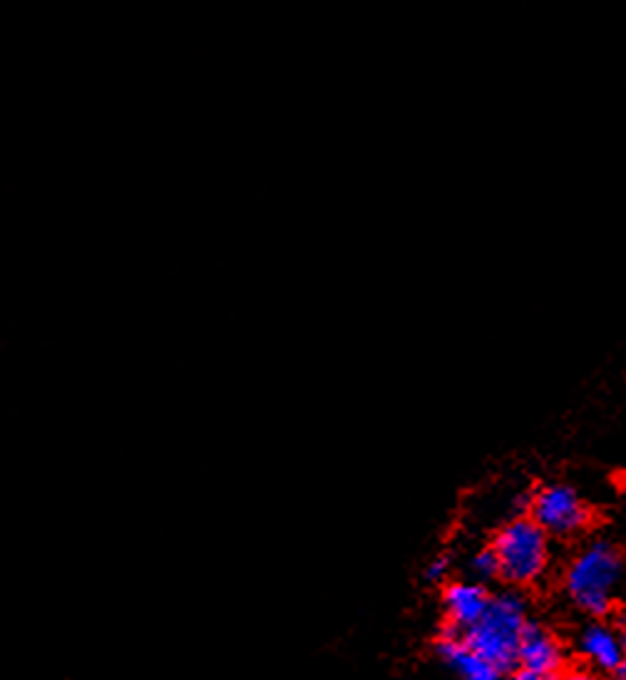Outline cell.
<instances>
[{"label": "cell", "instance_id": "cell-1", "mask_svg": "<svg viewBox=\"0 0 626 680\" xmlns=\"http://www.w3.org/2000/svg\"><path fill=\"white\" fill-rule=\"evenodd\" d=\"M624 557L622 547L607 534L582 541L562 571V591L587 619H609L622 611Z\"/></svg>", "mask_w": 626, "mask_h": 680}, {"label": "cell", "instance_id": "cell-7", "mask_svg": "<svg viewBox=\"0 0 626 680\" xmlns=\"http://www.w3.org/2000/svg\"><path fill=\"white\" fill-rule=\"evenodd\" d=\"M493 597V587L473 579H448L443 583L440 636H463L480 619Z\"/></svg>", "mask_w": 626, "mask_h": 680}, {"label": "cell", "instance_id": "cell-2", "mask_svg": "<svg viewBox=\"0 0 626 680\" xmlns=\"http://www.w3.org/2000/svg\"><path fill=\"white\" fill-rule=\"evenodd\" d=\"M529 616H533L529 591L515 587L493 589L490 603H487L480 619L463 633V641L477 656L485 658L503 678L513 676L517 666L519 633H523V626Z\"/></svg>", "mask_w": 626, "mask_h": 680}, {"label": "cell", "instance_id": "cell-5", "mask_svg": "<svg viewBox=\"0 0 626 680\" xmlns=\"http://www.w3.org/2000/svg\"><path fill=\"white\" fill-rule=\"evenodd\" d=\"M569 651L565 641L545 621L529 616L517 643L515 678L519 680H555L567 673Z\"/></svg>", "mask_w": 626, "mask_h": 680}, {"label": "cell", "instance_id": "cell-6", "mask_svg": "<svg viewBox=\"0 0 626 680\" xmlns=\"http://www.w3.org/2000/svg\"><path fill=\"white\" fill-rule=\"evenodd\" d=\"M622 613V611H619ZM619 613L609 619H589L577 633V656L594 671L609 678H624V629Z\"/></svg>", "mask_w": 626, "mask_h": 680}, {"label": "cell", "instance_id": "cell-10", "mask_svg": "<svg viewBox=\"0 0 626 680\" xmlns=\"http://www.w3.org/2000/svg\"><path fill=\"white\" fill-rule=\"evenodd\" d=\"M453 567L455 564H453L450 554H438L428 561L426 569H423V579H426L428 583H438V587H443V583L453 577Z\"/></svg>", "mask_w": 626, "mask_h": 680}, {"label": "cell", "instance_id": "cell-3", "mask_svg": "<svg viewBox=\"0 0 626 680\" xmlns=\"http://www.w3.org/2000/svg\"><path fill=\"white\" fill-rule=\"evenodd\" d=\"M503 587L533 591L549 577L555 539L529 514H515L490 539Z\"/></svg>", "mask_w": 626, "mask_h": 680}, {"label": "cell", "instance_id": "cell-9", "mask_svg": "<svg viewBox=\"0 0 626 680\" xmlns=\"http://www.w3.org/2000/svg\"><path fill=\"white\" fill-rule=\"evenodd\" d=\"M468 579L480 581L485 587H495L500 581V571H497V559L490 544L477 547L468 559Z\"/></svg>", "mask_w": 626, "mask_h": 680}, {"label": "cell", "instance_id": "cell-8", "mask_svg": "<svg viewBox=\"0 0 626 680\" xmlns=\"http://www.w3.org/2000/svg\"><path fill=\"white\" fill-rule=\"evenodd\" d=\"M433 656L445 671L463 680H500L503 676L477 656L473 648L463 641V636H440L433 641Z\"/></svg>", "mask_w": 626, "mask_h": 680}, {"label": "cell", "instance_id": "cell-4", "mask_svg": "<svg viewBox=\"0 0 626 680\" xmlns=\"http://www.w3.org/2000/svg\"><path fill=\"white\" fill-rule=\"evenodd\" d=\"M527 514L555 541L585 539L597 524L594 507L579 494L577 487L567 482H547L535 487Z\"/></svg>", "mask_w": 626, "mask_h": 680}]
</instances>
